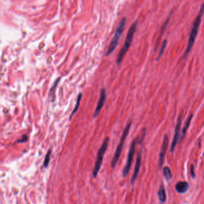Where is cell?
Returning a JSON list of instances; mask_svg holds the SVG:
<instances>
[{
	"label": "cell",
	"mask_w": 204,
	"mask_h": 204,
	"mask_svg": "<svg viewBox=\"0 0 204 204\" xmlns=\"http://www.w3.org/2000/svg\"><path fill=\"white\" fill-rule=\"evenodd\" d=\"M204 14V2L201 5L199 13L197 14V17L195 18V19L194 20L193 26H192V28L191 30V33H190V36H189V41H188V44L186 48V50L185 51V53H184V57H186L189 53H190L191 49L192 48V47L194 45L195 41L197 38V32H198V30H199V27L201 25V22L202 20V17L203 16Z\"/></svg>",
	"instance_id": "obj_1"
},
{
	"label": "cell",
	"mask_w": 204,
	"mask_h": 204,
	"mask_svg": "<svg viewBox=\"0 0 204 204\" xmlns=\"http://www.w3.org/2000/svg\"><path fill=\"white\" fill-rule=\"evenodd\" d=\"M137 25V21L134 22V23L132 25V27H130V29H129V30H128V31L127 32V37H126V39H125V43L124 44V46L122 47V48L121 49V50L120 51V52L119 53L117 59V64L118 65H119L121 64V63L122 62L125 54L127 52L128 50L129 49V48L130 47L131 45H132L133 37H134L135 32L136 31Z\"/></svg>",
	"instance_id": "obj_2"
},
{
	"label": "cell",
	"mask_w": 204,
	"mask_h": 204,
	"mask_svg": "<svg viewBox=\"0 0 204 204\" xmlns=\"http://www.w3.org/2000/svg\"><path fill=\"white\" fill-rule=\"evenodd\" d=\"M132 122H130L127 125L125 126V128L124 130V131L122 132L121 137L120 139L119 143H118V145L116 149V151L115 152L113 158L112 159V162H111V167L112 168H115L116 165L117 164L119 158L121 156V154L122 153V151L123 150L124 148V143H125V140L127 139V137L128 135V133L130 130V128L132 127Z\"/></svg>",
	"instance_id": "obj_3"
},
{
	"label": "cell",
	"mask_w": 204,
	"mask_h": 204,
	"mask_svg": "<svg viewBox=\"0 0 204 204\" xmlns=\"http://www.w3.org/2000/svg\"><path fill=\"white\" fill-rule=\"evenodd\" d=\"M125 24H126V17H123L121 20L119 22L118 27L116 29L115 32L114 37H113L112 41L109 46L108 49L106 53V56H109L111 53L113 52V51L115 50L116 47L118 45L119 40L121 36V35L123 33L124 27H125Z\"/></svg>",
	"instance_id": "obj_4"
},
{
	"label": "cell",
	"mask_w": 204,
	"mask_h": 204,
	"mask_svg": "<svg viewBox=\"0 0 204 204\" xmlns=\"http://www.w3.org/2000/svg\"><path fill=\"white\" fill-rule=\"evenodd\" d=\"M109 142V138L106 137L103 141L102 145L101 147L99 149V151L97 152V158L96 161V163L94 165V168L92 171V177L94 178L97 177L98 174H99V171L101 168V166L103 162V160L104 158V155L105 154L106 151L108 147V144Z\"/></svg>",
	"instance_id": "obj_5"
},
{
	"label": "cell",
	"mask_w": 204,
	"mask_h": 204,
	"mask_svg": "<svg viewBox=\"0 0 204 204\" xmlns=\"http://www.w3.org/2000/svg\"><path fill=\"white\" fill-rule=\"evenodd\" d=\"M137 143H138V137H137L136 138H135L133 140L131 146H130V150H129L128 153L127 163H126L125 167L122 171L123 177H125L128 175V174L129 173V171L130 170Z\"/></svg>",
	"instance_id": "obj_6"
},
{
	"label": "cell",
	"mask_w": 204,
	"mask_h": 204,
	"mask_svg": "<svg viewBox=\"0 0 204 204\" xmlns=\"http://www.w3.org/2000/svg\"><path fill=\"white\" fill-rule=\"evenodd\" d=\"M106 90L105 88H102L100 90V97H99V102L97 103V105L96 106V108L95 109V111L94 113V117L96 118L99 115V113L102 109L103 108V106L105 103L106 100Z\"/></svg>",
	"instance_id": "obj_7"
},
{
	"label": "cell",
	"mask_w": 204,
	"mask_h": 204,
	"mask_svg": "<svg viewBox=\"0 0 204 204\" xmlns=\"http://www.w3.org/2000/svg\"><path fill=\"white\" fill-rule=\"evenodd\" d=\"M142 161V149H140L138 152L137 156L135 168H134V172H133V174H132V176L131 179V184L132 185H134L136 182L138 174H139V171L140 170V167H141Z\"/></svg>",
	"instance_id": "obj_8"
},
{
	"label": "cell",
	"mask_w": 204,
	"mask_h": 204,
	"mask_svg": "<svg viewBox=\"0 0 204 204\" xmlns=\"http://www.w3.org/2000/svg\"><path fill=\"white\" fill-rule=\"evenodd\" d=\"M181 125H182V113L179 115V117H178L177 119V122L176 128H175V134H174V136L173 139H172V142L171 145V148H170V151H171V152H174V149H175L176 145L177 143L178 138H179V135H180V131Z\"/></svg>",
	"instance_id": "obj_9"
},
{
	"label": "cell",
	"mask_w": 204,
	"mask_h": 204,
	"mask_svg": "<svg viewBox=\"0 0 204 204\" xmlns=\"http://www.w3.org/2000/svg\"><path fill=\"white\" fill-rule=\"evenodd\" d=\"M168 137L167 135H165L161 152L159 153V162H158V167H159V170L161 169L163 163H164L165 156V153H166V152H167V148H168Z\"/></svg>",
	"instance_id": "obj_10"
},
{
	"label": "cell",
	"mask_w": 204,
	"mask_h": 204,
	"mask_svg": "<svg viewBox=\"0 0 204 204\" xmlns=\"http://www.w3.org/2000/svg\"><path fill=\"white\" fill-rule=\"evenodd\" d=\"M176 190L178 193H184L189 189V184L186 182H180L176 184Z\"/></svg>",
	"instance_id": "obj_11"
},
{
	"label": "cell",
	"mask_w": 204,
	"mask_h": 204,
	"mask_svg": "<svg viewBox=\"0 0 204 204\" xmlns=\"http://www.w3.org/2000/svg\"><path fill=\"white\" fill-rule=\"evenodd\" d=\"M158 197L159 199V201L161 203H164L166 201L167 199V196H166V193H165V190L164 187L163 185H161L158 192Z\"/></svg>",
	"instance_id": "obj_12"
},
{
	"label": "cell",
	"mask_w": 204,
	"mask_h": 204,
	"mask_svg": "<svg viewBox=\"0 0 204 204\" xmlns=\"http://www.w3.org/2000/svg\"><path fill=\"white\" fill-rule=\"evenodd\" d=\"M60 77H59L57 78L56 80L55 81L53 86H52V87L51 88L50 92H49V97H50V98L52 99V101L53 102L54 100V94H55V90L56 89V87L57 86H58L59 83L60 81Z\"/></svg>",
	"instance_id": "obj_13"
},
{
	"label": "cell",
	"mask_w": 204,
	"mask_h": 204,
	"mask_svg": "<svg viewBox=\"0 0 204 204\" xmlns=\"http://www.w3.org/2000/svg\"><path fill=\"white\" fill-rule=\"evenodd\" d=\"M82 94L81 92V93H79L78 96L77 100V102H76V105L75 106V107H74L72 112L71 115H70L69 120H71V119L72 118V117H73V115H75V113L77 112V111L78 110L79 105H80V102H81V100L82 99Z\"/></svg>",
	"instance_id": "obj_14"
},
{
	"label": "cell",
	"mask_w": 204,
	"mask_h": 204,
	"mask_svg": "<svg viewBox=\"0 0 204 204\" xmlns=\"http://www.w3.org/2000/svg\"><path fill=\"white\" fill-rule=\"evenodd\" d=\"M193 118V115H191V116L189 117V118L187 119L186 124H185V126H184V128L183 129V131H182V136H181V138H180V142L182 141V140L184 138V137H185V135L186 134V132H187V130L190 125V124H191V121H192V119Z\"/></svg>",
	"instance_id": "obj_15"
},
{
	"label": "cell",
	"mask_w": 204,
	"mask_h": 204,
	"mask_svg": "<svg viewBox=\"0 0 204 204\" xmlns=\"http://www.w3.org/2000/svg\"><path fill=\"white\" fill-rule=\"evenodd\" d=\"M163 174L165 178L167 181L170 180L172 178V172H171V170L168 167H165L164 168H163Z\"/></svg>",
	"instance_id": "obj_16"
},
{
	"label": "cell",
	"mask_w": 204,
	"mask_h": 204,
	"mask_svg": "<svg viewBox=\"0 0 204 204\" xmlns=\"http://www.w3.org/2000/svg\"><path fill=\"white\" fill-rule=\"evenodd\" d=\"M167 40H164V41L162 43V45H161V49H160V51H159V55H158L157 59V61H158L160 59V58L162 56L163 53L164 52L165 49V48L167 47Z\"/></svg>",
	"instance_id": "obj_17"
},
{
	"label": "cell",
	"mask_w": 204,
	"mask_h": 204,
	"mask_svg": "<svg viewBox=\"0 0 204 204\" xmlns=\"http://www.w3.org/2000/svg\"><path fill=\"white\" fill-rule=\"evenodd\" d=\"M51 155H52V150L50 149L48 152L47 153L45 157V159L44 161V163H43V165L45 168H46L48 167V165L49 164L50 161V157H51Z\"/></svg>",
	"instance_id": "obj_18"
},
{
	"label": "cell",
	"mask_w": 204,
	"mask_h": 204,
	"mask_svg": "<svg viewBox=\"0 0 204 204\" xmlns=\"http://www.w3.org/2000/svg\"><path fill=\"white\" fill-rule=\"evenodd\" d=\"M146 128H143L142 129V132H141V134H140V139L138 138V143H139V144L141 143L143 141V140H144L145 137V136H146Z\"/></svg>",
	"instance_id": "obj_19"
},
{
	"label": "cell",
	"mask_w": 204,
	"mask_h": 204,
	"mask_svg": "<svg viewBox=\"0 0 204 204\" xmlns=\"http://www.w3.org/2000/svg\"><path fill=\"white\" fill-rule=\"evenodd\" d=\"M191 175L192 177H195V169H194V166L193 165H191Z\"/></svg>",
	"instance_id": "obj_20"
},
{
	"label": "cell",
	"mask_w": 204,
	"mask_h": 204,
	"mask_svg": "<svg viewBox=\"0 0 204 204\" xmlns=\"http://www.w3.org/2000/svg\"><path fill=\"white\" fill-rule=\"evenodd\" d=\"M27 136H23L22 138L19 139V140H18L17 142L18 143H23V142H27Z\"/></svg>",
	"instance_id": "obj_21"
}]
</instances>
